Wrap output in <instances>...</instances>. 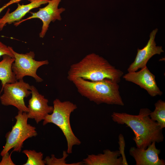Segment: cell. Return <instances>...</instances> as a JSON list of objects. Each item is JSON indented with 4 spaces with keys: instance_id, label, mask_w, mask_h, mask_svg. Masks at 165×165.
Here are the masks:
<instances>
[{
    "instance_id": "obj_1",
    "label": "cell",
    "mask_w": 165,
    "mask_h": 165,
    "mask_svg": "<svg viewBox=\"0 0 165 165\" xmlns=\"http://www.w3.org/2000/svg\"><path fill=\"white\" fill-rule=\"evenodd\" d=\"M151 112L148 108H142L138 115L113 112L111 116L114 122L130 128L134 133L133 140L137 147L145 149L152 142L159 143L164 139L163 129L150 118Z\"/></svg>"
},
{
    "instance_id": "obj_2",
    "label": "cell",
    "mask_w": 165,
    "mask_h": 165,
    "mask_svg": "<svg viewBox=\"0 0 165 165\" xmlns=\"http://www.w3.org/2000/svg\"><path fill=\"white\" fill-rule=\"evenodd\" d=\"M123 74L122 71L111 64L104 58L92 53L70 66L67 78L72 82L79 78L91 81L108 79L119 83Z\"/></svg>"
},
{
    "instance_id": "obj_3",
    "label": "cell",
    "mask_w": 165,
    "mask_h": 165,
    "mask_svg": "<svg viewBox=\"0 0 165 165\" xmlns=\"http://www.w3.org/2000/svg\"><path fill=\"white\" fill-rule=\"evenodd\" d=\"M72 82L82 96L97 105L105 103L124 105L120 95L119 86L116 81L108 79L91 81L79 78Z\"/></svg>"
},
{
    "instance_id": "obj_4",
    "label": "cell",
    "mask_w": 165,
    "mask_h": 165,
    "mask_svg": "<svg viewBox=\"0 0 165 165\" xmlns=\"http://www.w3.org/2000/svg\"><path fill=\"white\" fill-rule=\"evenodd\" d=\"M53 105L52 112L46 116L43 125L52 123L61 129L67 141V152L68 154H71L73 146L81 144V141L73 133L70 123L71 113L77 108V106L69 101H61L58 99L54 100Z\"/></svg>"
},
{
    "instance_id": "obj_5",
    "label": "cell",
    "mask_w": 165,
    "mask_h": 165,
    "mask_svg": "<svg viewBox=\"0 0 165 165\" xmlns=\"http://www.w3.org/2000/svg\"><path fill=\"white\" fill-rule=\"evenodd\" d=\"M15 118V124L6 135V143L0 153L1 156L12 148L13 152H20L24 141L38 134L36 127L28 123L27 112L18 111Z\"/></svg>"
},
{
    "instance_id": "obj_6",
    "label": "cell",
    "mask_w": 165,
    "mask_h": 165,
    "mask_svg": "<svg viewBox=\"0 0 165 165\" xmlns=\"http://www.w3.org/2000/svg\"><path fill=\"white\" fill-rule=\"evenodd\" d=\"M9 48L14 56L15 60L12 69L16 80L23 79L24 76H28L33 78L37 82L42 81V79L37 74V71L40 67L48 64V61L35 60V54L33 51L25 54L19 53L15 52L12 47L9 46Z\"/></svg>"
},
{
    "instance_id": "obj_7",
    "label": "cell",
    "mask_w": 165,
    "mask_h": 165,
    "mask_svg": "<svg viewBox=\"0 0 165 165\" xmlns=\"http://www.w3.org/2000/svg\"><path fill=\"white\" fill-rule=\"evenodd\" d=\"M31 86L23 79L12 83H6L1 90L3 94L0 97L1 104L4 106H13L18 109L28 112V107L25 104L24 98L31 94Z\"/></svg>"
},
{
    "instance_id": "obj_8",
    "label": "cell",
    "mask_w": 165,
    "mask_h": 165,
    "mask_svg": "<svg viewBox=\"0 0 165 165\" xmlns=\"http://www.w3.org/2000/svg\"><path fill=\"white\" fill-rule=\"evenodd\" d=\"M61 0H50L45 7L40 8L37 12H31V15L27 18L16 22L14 25L17 26L21 23L28 20L38 18L42 23L41 31L39 34L40 38H43L48 30L49 24L51 22L61 20V14L65 10L61 7L58 8Z\"/></svg>"
},
{
    "instance_id": "obj_9",
    "label": "cell",
    "mask_w": 165,
    "mask_h": 165,
    "mask_svg": "<svg viewBox=\"0 0 165 165\" xmlns=\"http://www.w3.org/2000/svg\"><path fill=\"white\" fill-rule=\"evenodd\" d=\"M126 81L132 82L145 90L151 97L161 96L163 92L158 86L155 76L147 66L138 72H129L123 76Z\"/></svg>"
},
{
    "instance_id": "obj_10",
    "label": "cell",
    "mask_w": 165,
    "mask_h": 165,
    "mask_svg": "<svg viewBox=\"0 0 165 165\" xmlns=\"http://www.w3.org/2000/svg\"><path fill=\"white\" fill-rule=\"evenodd\" d=\"M158 31L157 28L153 30L150 33L149 39L142 49H138L137 53L135 59L127 68L129 72L136 71L147 66L149 60L156 54L160 55L164 52L162 47L157 46L155 41L156 35Z\"/></svg>"
},
{
    "instance_id": "obj_11",
    "label": "cell",
    "mask_w": 165,
    "mask_h": 165,
    "mask_svg": "<svg viewBox=\"0 0 165 165\" xmlns=\"http://www.w3.org/2000/svg\"><path fill=\"white\" fill-rule=\"evenodd\" d=\"M30 90L32 96L28 101L27 116L28 119H34L38 124L52 112L53 107L49 105L48 100L40 94L34 86H31Z\"/></svg>"
},
{
    "instance_id": "obj_12",
    "label": "cell",
    "mask_w": 165,
    "mask_h": 165,
    "mask_svg": "<svg viewBox=\"0 0 165 165\" xmlns=\"http://www.w3.org/2000/svg\"><path fill=\"white\" fill-rule=\"evenodd\" d=\"M156 143L152 142L145 149L135 147L130 148L129 154L134 159L136 165H165V160L159 157L161 150L156 148Z\"/></svg>"
},
{
    "instance_id": "obj_13",
    "label": "cell",
    "mask_w": 165,
    "mask_h": 165,
    "mask_svg": "<svg viewBox=\"0 0 165 165\" xmlns=\"http://www.w3.org/2000/svg\"><path fill=\"white\" fill-rule=\"evenodd\" d=\"M29 1L30 3L26 5H21L18 3L16 9L11 13H10V9H8L5 14L0 18V31L3 29L6 24H11L20 21L31 10L38 8L42 4L48 3L50 0Z\"/></svg>"
},
{
    "instance_id": "obj_14",
    "label": "cell",
    "mask_w": 165,
    "mask_h": 165,
    "mask_svg": "<svg viewBox=\"0 0 165 165\" xmlns=\"http://www.w3.org/2000/svg\"><path fill=\"white\" fill-rule=\"evenodd\" d=\"M119 150H103V153L88 155L82 162L85 165H123V160Z\"/></svg>"
},
{
    "instance_id": "obj_15",
    "label": "cell",
    "mask_w": 165,
    "mask_h": 165,
    "mask_svg": "<svg viewBox=\"0 0 165 165\" xmlns=\"http://www.w3.org/2000/svg\"><path fill=\"white\" fill-rule=\"evenodd\" d=\"M14 60V58L5 55L2 56V59L0 61V81H1L2 84L1 90L6 83H13L17 81L12 69V66Z\"/></svg>"
},
{
    "instance_id": "obj_16",
    "label": "cell",
    "mask_w": 165,
    "mask_h": 165,
    "mask_svg": "<svg viewBox=\"0 0 165 165\" xmlns=\"http://www.w3.org/2000/svg\"><path fill=\"white\" fill-rule=\"evenodd\" d=\"M155 109L150 112V117L156 121L162 129L165 127V102L161 99L155 104Z\"/></svg>"
},
{
    "instance_id": "obj_17",
    "label": "cell",
    "mask_w": 165,
    "mask_h": 165,
    "mask_svg": "<svg viewBox=\"0 0 165 165\" xmlns=\"http://www.w3.org/2000/svg\"><path fill=\"white\" fill-rule=\"evenodd\" d=\"M22 152L28 157L26 162L24 165H45L43 160V154L41 152H37L35 150H24Z\"/></svg>"
},
{
    "instance_id": "obj_18",
    "label": "cell",
    "mask_w": 165,
    "mask_h": 165,
    "mask_svg": "<svg viewBox=\"0 0 165 165\" xmlns=\"http://www.w3.org/2000/svg\"><path fill=\"white\" fill-rule=\"evenodd\" d=\"M67 151H64L63 153V157L58 159L55 157L54 154L51 155V157L47 156L44 160L45 164L47 165H81L83 164L82 161L68 164L66 163V159L68 156Z\"/></svg>"
},
{
    "instance_id": "obj_19",
    "label": "cell",
    "mask_w": 165,
    "mask_h": 165,
    "mask_svg": "<svg viewBox=\"0 0 165 165\" xmlns=\"http://www.w3.org/2000/svg\"><path fill=\"white\" fill-rule=\"evenodd\" d=\"M119 151L121 155L123 160V165H128L125 154V142L123 134H120L119 136Z\"/></svg>"
},
{
    "instance_id": "obj_20",
    "label": "cell",
    "mask_w": 165,
    "mask_h": 165,
    "mask_svg": "<svg viewBox=\"0 0 165 165\" xmlns=\"http://www.w3.org/2000/svg\"><path fill=\"white\" fill-rule=\"evenodd\" d=\"M5 55H9L14 58V55L10 49L9 46H7L0 41V57Z\"/></svg>"
},
{
    "instance_id": "obj_21",
    "label": "cell",
    "mask_w": 165,
    "mask_h": 165,
    "mask_svg": "<svg viewBox=\"0 0 165 165\" xmlns=\"http://www.w3.org/2000/svg\"><path fill=\"white\" fill-rule=\"evenodd\" d=\"M13 151L9 154L8 152L2 156L1 161L0 162V165H15V164L11 160V156Z\"/></svg>"
},
{
    "instance_id": "obj_22",
    "label": "cell",
    "mask_w": 165,
    "mask_h": 165,
    "mask_svg": "<svg viewBox=\"0 0 165 165\" xmlns=\"http://www.w3.org/2000/svg\"><path fill=\"white\" fill-rule=\"evenodd\" d=\"M22 0H10L8 2L6 3L8 6L15 3H18Z\"/></svg>"
},
{
    "instance_id": "obj_23",
    "label": "cell",
    "mask_w": 165,
    "mask_h": 165,
    "mask_svg": "<svg viewBox=\"0 0 165 165\" xmlns=\"http://www.w3.org/2000/svg\"><path fill=\"white\" fill-rule=\"evenodd\" d=\"M8 6L6 3L0 8V13L6 8Z\"/></svg>"
},
{
    "instance_id": "obj_24",
    "label": "cell",
    "mask_w": 165,
    "mask_h": 165,
    "mask_svg": "<svg viewBox=\"0 0 165 165\" xmlns=\"http://www.w3.org/2000/svg\"></svg>"
}]
</instances>
